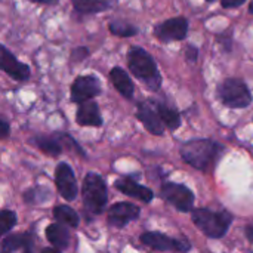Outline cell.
Listing matches in <instances>:
<instances>
[{
	"instance_id": "cell-1",
	"label": "cell",
	"mask_w": 253,
	"mask_h": 253,
	"mask_svg": "<svg viewBox=\"0 0 253 253\" xmlns=\"http://www.w3.org/2000/svg\"><path fill=\"white\" fill-rule=\"evenodd\" d=\"M127 64H129L130 73L136 79L142 80L148 86V89L157 90L160 87L162 77H160L157 64L147 50H144L139 46L130 47L127 52Z\"/></svg>"
},
{
	"instance_id": "cell-2",
	"label": "cell",
	"mask_w": 253,
	"mask_h": 253,
	"mask_svg": "<svg viewBox=\"0 0 253 253\" xmlns=\"http://www.w3.org/2000/svg\"><path fill=\"white\" fill-rule=\"evenodd\" d=\"M221 145L211 139H193L182 145V159L199 170H208L221 153Z\"/></svg>"
},
{
	"instance_id": "cell-3",
	"label": "cell",
	"mask_w": 253,
	"mask_h": 253,
	"mask_svg": "<svg viewBox=\"0 0 253 253\" xmlns=\"http://www.w3.org/2000/svg\"><path fill=\"white\" fill-rule=\"evenodd\" d=\"M193 221L208 237L221 239L227 234L233 216L227 211L212 212L209 209H196L193 211Z\"/></svg>"
},
{
	"instance_id": "cell-4",
	"label": "cell",
	"mask_w": 253,
	"mask_h": 253,
	"mask_svg": "<svg viewBox=\"0 0 253 253\" xmlns=\"http://www.w3.org/2000/svg\"><path fill=\"white\" fill-rule=\"evenodd\" d=\"M107 187L96 173H87L83 182V203L89 213L99 215L107 206Z\"/></svg>"
},
{
	"instance_id": "cell-5",
	"label": "cell",
	"mask_w": 253,
	"mask_h": 253,
	"mask_svg": "<svg viewBox=\"0 0 253 253\" xmlns=\"http://www.w3.org/2000/svg\"><path fill=\"white\" fill-rule=\"evenodd\" d=\"M221 101L231 108H246L252 102V95L246 83L240 79H227L218 87Z\"/></svg>"
},
{
	"instance_id": "cell-6",
	"label": "cell",
	"mask_w": 253,
	"mask_h": 253,
	"mask_svg": "<svg viewBox=\"0 0 253 253\" xmlns=\"http://www.w3.org/2000/svg\"><path fill=\"white\" fill-rule=\"evenodd\" d=\"M187 33H188V21L184 16L166 19L154 27V36L165 43L184 40L187 37Z\"/></svg>"
},
{
	"instance_id": "cell-7",
	"label": "cell",
	"mask_w": 253,
	"mask_h": 253,
	"mask_svg": "<svg viewBox=\"0 0 253 253\" xmlns=\"http://www.w3.org/2000/svg\"><path fill=\"white\" fill-rule=\"evenodd\" d=\"M162 196L181 212H190L193 209L194 196L184 185L173 184V182H166L162 187Z\"/></svg>"
},
{
	"instance_id": "cell-8",
	"label": "cell",
	"mask_w": 253,
	"mask_h": 253,
	"mask_svg": "<svg viewBox=\"0 0 253 253\" xmlns=\"http://www.w3.org/2000/svg\"><path fill=\"white\" fill-rule=\"evenodd\" d=\"M101 93V83L95 76H80L71 86V101L77 104L87 102Z\"/></svg>"
},
{
	"instance_id": "cell-9",
	"label": "cell",
	"mask_w": 253,
	"mask_h": 253,
	"mask_svg": "<svg viewBox=\"0 0 253 253\" xmlns=\"http://www.w3.org/2000/svg\"><path fill=\"white\" fill-rule=\"evenodd\" d=\"M141 242L156 251H175V252H188L190 251V243H187L185 240H176V239H170L162 233H144L141 236Z\"/></svg>"
},
{
	"instance_id": "cell-10",
	"label": "cell",
	"mask_w": 253,
	"mask_h": 253,
	"mask_svg": "<svg viewBox=\"0 0 253 253\" xmlns=\"http://www.w3.org/2000/svg\"><path fill=\"white\" fill-rule=\"evenodd\" d=\"M55 182L59 194L65 200H74L77 196V181L73 169L67 163H59L55 172Z\"/></svg>"
},
{
	"instance_id": "cell-11",
	"label": "cell",
	"mask_w": 253,
	"mask_h": 253,
	"mask_svg": "<svg viewBox=\"0 0 253 253\" xmlns=\"http://www.w3.org/2000/svg\"><path fill=\"white\" fill-rule=\"evenodd\" d=\"M1 50V58H0V64L1 68L6 74H9L12 79L18 80V82H25L30 79V67L27 64L19 62L15 55L12 52L7 50L6 46H0Z\"/></svg>"
},
{
	"instance_id": "cell-12",
	"label": "cell",
	"mask_w": 253,
	"mask_h": 253,
	"mask_svg": "<svg viewBox=\"0 0 253 253\" xmlns=\"http://www.w3.org/2000/svg\"><path fill=\"white\" fill-rule=\"evenodd\" d=\"M107 216L111 225L122 228L139 216V208L132 203H116L108 209Z\"/></svg>"
},
{
	"instance_id": "cell-13",
	"label": "cell",
	"mask_w": 253,
	"mask_h": 253,
	"mask_svg": "<svg viewBox=\"0 0 253 253\" xmlns=\"http://www.w3.org/2000/svg\"><path fill=\"white\" fill-rule=\"evenodd\" d=\"M136 117L144 123V126L148 132H151L153 135H163L165 123L162 122V117L157 111V107H153L148 102H141L138 105Z\"/></svg>"
},
{
	"instance_id": "cell-14",
	"label": "cell",
	"mask_w": 253,
	"mask_h": 253,
	"mask_svg": "<svg viewBox=\"0 0 253 253\" xmlns=\"http://www.w3.org/2000/svg\"><path fill=\"white\" fill-rule=\"evenodd\" d=\"M116 188L120 190L123 194L126 196H130L133 199H138L144 203H150L154 197L153 191L147 187H142L139 184H136L133 179L130 178H125V179H119L116 182Z\"/></svg>"
},
{
	"instance_id": "cell-15",
	"label": "cell",
	"mask_w": 253,
	"mask_h": 253,
	"mask_svg": "<svg viewBox=\"0 0 253 253\" xmlns=\"http://www.w3.org/2000/svg\"><path fill=\"white\" fill-rule=\"evenodd\" d=\"M77 123L80 126H101L102 117H101L98 104L93 101L80 104L77 110Z\"/></svg>"
},
{
	"instance_id": "cell-16",
	"label": "cell",
	"mask_w": 253,
	"mask_h": 253,
	"mask_svg": "<svg viewBox=\"0 0 253 253\" xmlns=\"http://www.w3.org/2000/svg\"><path fill=\"white\" fill-rule=\"evenodd\" d=\"M110 79L114 84V87L127 99H130L133 96V83L130 82V77L129 74L120 68V67H114L111 71H110Z\"/></svg>"
},
{
	"instance_id": "cell-17",
	"label": "cell",
	"mask_w": 253,
	"mask_h": 253,
	"mask_svg": "<svg viewBox=\"0 0 253 253\" xmlns=\"http://www.w3.org/2000/svg\"><path fill=\"white\" fill-rule=\"evenodd\" d=\"M46 237L47 240L58 249H65L70 242L68 230L62 224H52L46 228Z\"/></svg>"
},
{
	"instance_id": "cell-18",
	"label": "cell",
	"mask_w": 253,
	"mask_h": 253,
	"mask_svg": "<svg viewBox=\"0 0 253 253\" xmlns=\"http://www.w3.org/2000/svg\"><path fill=\"white\" fill-rule=\"evenodd\" d=\"M53 216L56 218V221H58L59 224L68 225V227H71V228L79 227V222H80L79 215H77L76 211H73L70 206H56V208L53 209Z\"/></svg>"
},
{
	"instance_id": "cell-19",
	"label": "cell",
	"mask_w": 253,
	"mask_h": 253,
	"mask_svg": "<svg viewBox=\"0 0 253 253\" xmlns=\"http://www.w3.org/2000/svg\"><path fill=\"white\" fill-rule=\"evenodd\" d=\"M157 111L162 117V122L166 125L168 129L175 130L181 126V117L178 114V111H175L173 108L168 107L166 104H157Z\"/></svg>"
},
{
	"instance_id": "cell-20",
	"label": "cell",
	"mask_w": 253,
	"mask_h": 253,
	"mask_svg": "<svg viewBox=\"0 0 253 253\" xmlns=\"http://www.w3.org/2000/svg\"><path fill=\"white\" fill-rule=\"evenodd\" d=\"M71 1L74 9L82 13L102 12L108 7V3L105 0H71Z\"/></svg>"
},
{
	"instance_id": "cell-21",
	"label": "cell",
	"mask_w": 253,
	"mask_h": 253,
	"mask_svg": "<svg viewBox=\"0 0 253 253\" xmlns=\"http://www.w3.org/2000/svg\"><path fill=\"white\" fill-rule=\"evenodd\" d=\"M30 243L28 236L24 234H16V236H9L3 239V253H10L19 248H25Z\"/></svg>"
},
{
	"instance_id": "cell-22",
	"label": "cell",
	"mask_w": 253,
	"mask_h": 253,
	"mask_svg": "<svg viewBox=\"0 0 253 253\" xmlns=\"http://www.w3.org/2000/svg\"><path fill=\"white\" fill-rule=\"evenodd\" d=\"M34 142L37 144V147L40 150H43L44 153H47L49 156H58L62 148H61V144L53 139V138H47V136H39L34 139Z\"/></svg>"
},
{
	"instance_id": "cell-23",
	"label": "cell",
	"mask_w": 253,
	"mask_h": 253,
	"mask_svg": "<svg viewBox=\"0 0 253 253\" xmlns=\"http://www.w3.org/2000/svg\"><path fill=\"white\" fill-rule=\"evenodd\" d=\"M110 31L120 37H130L138 33V28L126 21H113L110 24Z\"/></svg>"
},
{
	"instance_id": "cell-24",
	"label": "cell",
	"mask_w": 253,
	"mask_h": 253,
	"mask_svg": "<svg viewBox=\"0 0 253 253\" xmlns=\"http://www.w3.org/2000/svg\"><path fill=\"white\" fill-rule=\"evenodd\" d=\"M16 224V215L10 211H3L0 213V231L1 234H6L9 233L13 225Z\"/></svg>"
},
{
	"instance_id": "cell-25",
	"label": "cell",
	"mask_w": 253,
	"mask_h": 253,
	"mask_svg": "<svg viewBox=\"0 0 253 253\" xmlns=\"http://www.w3.org/2000/svg\"><path fill=\"white\" fill-rule=\"evenodd\" d=\"M246 0H221L222 6L225 9H231V7H237V6H242Z\"/></svg>"
},
{
	"instance_id": "cell-26",
	"label": "cell",
	"mask_w": 253,
	"mask_h": 253,
	"mask_svg": "<svg viewBox=\"0 0 253 253\" xmlns=\"http://www.w3.org/2000/svg\"><path fill=\"white\" fill-rule=\"evenodd\" d=\"M197 55H199L197 47H194V46H188V49H187V58H188V59H191V61H197Z\"/></svg>"
},
{
	"instance_id": "cell-27",
	"label": "cell",
	"mask_w": 253,
	"mask_h": 253,
	"mask_svg": "<svg viewBox=\"0 0 253 253\" xmlns=\"http://www.w3.org/2000/svg\"><path fill=\"white\" fill-rule=\"evenodd\" d=\"M9 133V125L6 123V120H1V136L6 138Z\"/></svg>"
},
{
	"instance_id": "cell-28",
	"label": "cell",
	"mask_w": 253,
	"mask_h": 253,
	"mask_svg": "<svg viewBox=\"0 0 253 253\" xmlns=\"http://www.w3.org/2000/svg\"><path fill=\"white\" fill-rule=\"evenodd\" d=\"M245 233H246V237H248V240H249L251 243H253V225H249V227H246Z\"/></svg>"
},
{
	"instance_id": "cell-29",
	"label": "cell",
	"mask_w": 253,
	"mask_h": 253,
	"mask_svg": "<svg viewBox=\"0 0 253 253\" xmlns=\"http://www.w3.org/2000/svg\"><path fill=\"white\" fill-rule=\"evenodd\" d=\"M42 253H62V252H61V249H58V248H47V249H43Z\"/></svg>"
},
{
	"instance_id": "cell-30",
	"label": "cell",
	"mask_w": 253,
	"mask_h": 253,
	"mask_svg": "<svg viewBox=\"0 0 253 253\" xmlns=\"http://www.w3.org/2000/svg\"><path fill=\"white\" fill-rule=\"evenodd\" d=\"M34 3H43V4H52V3H56L58 0H31Z\"/></svg>"
},
{
	"instance_id": "cell-31",
	"label": "cell",
	"mask_w": 253,
	"mask_h": 253,
	"mask_svg": "<svg viewBox=\"0 0 253 253\" xmlns=\"http://www.w3.org/2000/svg\"><path fill=\"white\" fill-rule=\"evenodd\" d=\"M249 12H251V13H253V0L251 1V3H249Z\"/></svg>"
},
{
	"instance_id": "cell-32",
	"label": "cell",
	"mask_w": 253,
	"mask_h": 253,
	"mask_svg": "<svg viewBox=\"0 0 253 253\" xmlns=\"http://www.w3.org/2000/svg\"><path fill=\"white\" fill-rule=\"evenodd\" d=\"M208 1H213V0H208Z\"/></svg>"
}]
</instances>
